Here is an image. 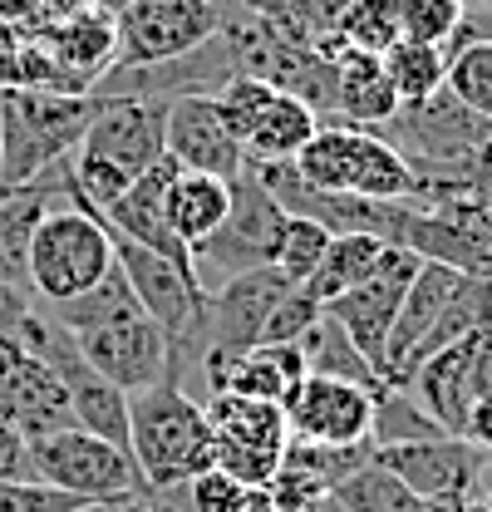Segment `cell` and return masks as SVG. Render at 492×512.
I'll list each match as a JSON object with an SVG mask.
<instances>
[{
    "mask_svg": "<svg viewBox=\"0 0 492 512\" xmlns=\"http://www.w3.org/2000/svg\"><path fill=\"white\" fill-rule=\"evenodd\" d=\"M399 40L404 35H399V5L394 0H345L340 15H335V35H330V45L365 50V55H384Z\"/></svg>",
    "mask_w": 492,
    "mask_h": 512,
    "instance_id": "cell-32",
    "label": "cell"
},
{
    "mask_svg": "<svg viewBox=\"0 0 492 512\" xmlns=\"http://www.w3.org/2000/svg\"><path fill=\"white\" fill-rule=\"evenodd\" d=\"M74 345H79V355L89 360V370H99V375L114 384V389H123V394H143V389H158V384H178L173 380L168 335L148 316L119 320V325H104V330H84V335H74Z\"/></svg>",
    "mask_w": 492,
    "mask_h": 512,
    "instance_id": "cell-17",
    "label": "cell"
},
{
    "mask_svg": "<svg viewBox=\"0 0 492 512\" xmlns=\"http://www.w3.org/2000/svg\"><path fill=\"white\" fill-rule=\"evenodd\" d=\"M384 247H389V242H379V237H369V232H340V237H330L320 266L310 271L306 291L320 301V306H330L335 296H345L350 286H360L369 271L379 266Z\"/></svg>",
    "mask_w": 492,
    "mask_h": 512,
    "instance_id": "cell-28",
    "label": "cell"
},
{
    "mask_svg": "<svg viewBox=\"0 0 492 512\" xmlns=\"http://www.w3.org/2000/svg\"><path fill=\"white\" fill-rule=\"evenodd\" d=\"M419 266H424V256H414L409 247H384L379 266L365 281L325 306V316L345 330V340L360 350V360L374 370V380H379V360H384L389 330H394V316H399V301H404Z\"/></svg>",
    "mask_w": 492,
    "mask_h": 512,
    "instance_id": "cell-14",
    "label": "cell"
},
{
    "mask_svg": "<svg viewBox=\"0 0 492 512\" xmlns=\"http://www.w3.org/2000/svg\"><path fill=\"white\" fill-rule=\"evenodd\" d=\"M306 375L310 365L301 345H251V350H207L202 355L207 394H246V399H266L281 409L296 399Z\"/></svg>",
    "mask_w": 492,
    "mask_h": 512,
    "instance_id": "cell-20",
    "label": "cell"
},
{
    "mask_svg": "<svg viewBox=\"0 0 492 512\" xmlns=\"http://www.w3.org/2000/svg\"><path fill=\"white\" fill-rule=\"evenodd\" d=\"M128 458L143 478V493H173L217 468V434L207 409L178 384L128 394Z\"/></svg>",
    "mask_w": 492,
    "mask_h": 512,
    "instance_id": "cell-2",
    "label": "cell"
},
{
    "mask_svg": "<svg viewBox=\"0 0 492 512\" xmlns=\"http://www.w3.org/2000/svg\"><path fill=\"white\" fill-rule=\"evenodd\" d=\"M114 25H119L114 69H143V64H168L202 50L222 30V5L217 0H143L123 10Z\"/></svg>",
    "mask_w": 492,
    "mask_h": 512,
    "instance_id": "cell-11",
    "label": "cell"
},
{
    "mask_svg": "<svg viewBox=\"0 0 492 512\" xmlns=\"http://www.w3.org/2000/svg\"><path fill=\"white\" fill-rule=\"evenodd\" d=\"M173 178H178V163H173V158H158L153 168H143V173L123 188L119 202H109V207L94 212V217H99L109 232H123L128 242L168 256L178 271L192 276V252H187L183 242L173 237V227H168V188H173ZM192 281H197V276H192Z\"/></svg>",
    "mask_w": 492,
    "mask_h": 512,
    "instance_id": "cell-22",
    "label": "cell"
},
{
    "mask_svg": "<svg viewBox=\"0 0 492 512\" xmlns=\"http://www.w3.org/2000/svg\"><path fill=\"white\" fill-rule=\"evenodd\" d=\"M114 512H158V508H153L148 498H128V503H119V508H114Z\"/></svg>",
    "mask_w": 492,
    "mask_h": 512,
    "instance_id": "cell-46",
    "label": "cell"
},
{
    "mask_svg": "<svg viewBox=\"0 0 492 512\" xmlns=\"http://www.w3.org/2000/svg\"><path fill=\"white\" fill-rule=\"evenodd\" d=\"M443 89H448L468 114H478L483 124H492V40H473V45H463L458 55H448Z\"/></svg>",
    "mask_w": 492,
    "mask_h": 512,
    "instance_id": "cell-34",
    "label": "cell"
},
{
    "mask_svg": "<svg viewBox=\"0 0 492 512\" xmlns=\"http://www.w3.org/2000/svg\"><path fill=\"white\" fill-rule=\"evenodd\" d=\"M30 5H35V10H40L50 25H55V20H69V15H84V10H94V0H30Z\"/></svg>",
    "mask_w": 492,
    "mask_h": 512,
    "instance_id": "cell-44",
    "label": "cell"
},
{
    "mask_svg": "<svg viewBox=\"0 0 492 512\" xmlns=\"http://www.w3.org/2000/svg\"><path fill=\"white\" fill-rule=\"evenodd\" d=\"M94 5H99L104 15H114V20H119L123 10H133V5H143V0H94Z\"/></svg>",
    "mask_w": 492,
    "mask_h": 512,
    "instance_id": "cell-45",
    "label": "cell"
},
{
    "mask_svg": "<svg viewBox=\"0 0 492 512\" xmlns=\"http://www.w3.org/2000/svg\"><path fill=\"white\" fill-rule=\"evenodd\" d=\"M468 5H473V0H468Z\"/></svg>",
    "mask_w": 492,
    "mask_h": 512,
    "instance_id": "cell-50",
    "label": "cell"
},
{
    "mask_svg": "<svg viewBox=\"0 0 492 512\" xmlns=\"http://www.w3.org/2000/svg\"><path fill=\"white\" fill-rule=\"evenodd\" d=\"M286 212L276 207V197L256 183V173L242 168V178H232V212L217 227V237H207L202 247H192V276L202 291H217L227 276H242L256 266H271L276 242H281Z\"/></svg>",
    "mask_w": 492,
    "mask_h": 512,
    "instance_id": "cell-8",
    "label": "cell"
},
{
    "mask_svg": "<svg viewBox=\"0 0 492 512\" xmlns=\"http://www.w3.org/2000/svg\"><path fill=\"white\" fill-rule=\"evenodd\" d=\"M114 271V247L104 222L79 207V202H55L35 237H30V291L40 306H64L74 296H84L89 286H99Z\"/></svg>",
    "mask_w": 492,
    "mask_h": 512,
    "instance_id": "cell-5",
    "label": "cell"
},
{
    "mask_svg": "<svg viewBox=\"0 0 492 512\" xmlns=\"http://www.w3.org/2000/svg\"><path fill=\"white\" fill-rule=\"evenodd\" d=\"M0 197H5V188H0Z\"/></svg>",
    "mask_w": 492,
    "mask_h": 512,
    "instance_id": "cell-49",
    "label": "cell"
},
{
    "mask_svg": "<svg viewBox=\"0 0 492 512\" xmlns=\"http://www.w3.org/2000/svg\"><path fill=\"white\" fill-rule=\"evenodd\" d=\"M99 94L0 89V188H25L55 163L74 158Z\"/></svg>",
    "mask_w": 492,
    "mask_h": 512,
    "instance_id": "cell-3",
    "label": "cell"
},
{
    "mask_svg": "<svg viewBox=\"0 0 492 512\" xmlns=\"http://www.w3.org/2000/svg\"><path fill=\"white\" fill-rule=\"evenodd\" d=\"M168 138V99H138V94H119L104 99L99 94V114L84 128V143L74 148V158L104 163L114 168L123 183H133L143 168H153Z\"/></svg>",
    "mask_w": 492,
    "mask_h": 512,
    "instance_id": "cell-12",
    "label": "cell"
},
{
    "mask_svg": "<svg viewBox=\"0 0 492 512\" xmlns=\"http://www.w3.org/2000/svg\"><path fill=\"white\" fill-rule=\"evenodd\" d=\"M301 183L335 197H369V202H409L419 188L414 163L369 128H350L340 119H320L315 138L296 158Z\"/></svg>",
    "mask_w": 492,
    "mask_h": 512,
    "instance_id": "cell-4",
    "label": "cell"
},
{
    "mask_svg": "<svg viewBox=\"0 0 492 512\" xmlns=\"http://www.w3.org/2000/svg\"><path fill=\"white\" fill-rule=\"evenodd\" d=\"M320 512H463V508H438V503H424L419 493H409L384 463H360L330 498Z\"/></svg>",
    "mask_w": 492,
    "mask_h": 512,
    "instance_id": "cell-27",
    "label": "cell"
},
{
    "mask_svg": "<svg viewBox=\"0 0 492 512\" xmlns=\"http://www.w3.org/2000/svg\"><path fill=\"white\" fill-rule=\"evenodd\" d=\"M438 434L443 429L419 409V399L409 389H394V384H379L374 389V434H369L374 448L419 444V439H438Z\"/></svg>",
    "mask_w": 492,
    "mask_h": 512,
    "instance_id": "cell-33",
    "label": "cell"
},
{
    "mask_svg": "<svg viewBox=\"0 0 492 512\" xmlns=\"http://www.w3.org/2000/svg\"><path fill=\"white\" fill-rule=\"evenodd\" d=\"M374 463H384L409 493H419L424 503L438 508H468L473 488L488 468V453L473 448L468 439L438 434V439H419V444H389L374 448Z\"/></svg>",
    "mask_w": 492,
    "mask_h": 512,
    "instance_id": "cell-15",
    "label": "cell"
},
{
    "mask_svg": "<svg viewBox=\"0 0 492 512\" xmlns=\"http://www.w3.org/2000/svg\"><path fill=\"white\" fill-rule=\"evenodd\" d=\"M330 237H335V232H325L320 222L291 217V212H286V227H281V242H276L271 266H276L291 286H306L310 271L320 266V256H325V247H330Z\"/></svg>",
    "mask_w": 492,
    "mask_h": 512,
    "instance_id": "cell-35",
    "label": "cell"
},
{
    "mask_svg": "<svg viewBox=\"0 0 492 512\" xmlns=\"http://www.w3.org/2000/svg\"><path fill=\"white\" fill-rule=\"evenodd\" d=\"M399 5V35L419 45H448V35L463 20V0H394Z\"/></svg>",
    "mask_w": 492,
    "mask_h": 512,
    "instance_id": "cell-36",
    "label": "cell"
},
{
    "mask_svg": "<svg viewBox=\"0 0 492 512\" xmlns=\"http://www.w3.org/2000/svg\"><path fill=\"white\" fill-rule=\"evenodd\" d=\"M325 60L335 64V114L340 124L350 128H389V119L399 114V99L384 79V60L365 55V50H345V45H330Z\"/></svg>",
    "mask_w": 492,
    "mask_h": 512,
    "instance_id": "cell-24",
    "label": "cell"
},
{
    "mask_svg": "<svg viewBox=\"0 0 492 512\" xmlns=\"http://www.w3.org/2000/svg\"><path fill=\"white\" fill-rule=\"evenodd\" d=\"M492 124H483L478 114H468L448 89H438L424 104L399 109L384 138L414 163L419 178H463L468 158L488 143Z\"/></svg>",
    "mask_w": 492,
    "mask_h": 512,
    "instance_id": "cell-9",
    "label": "cell"
},
{
    "mask_svg": "<svg viewBox=\"0 0 492 512\" xmlns=\"http://www.w3.org/2000/svg\"><path fill=\"white\" fill-rule=\"evenodd\" d=\"M463 439H468L473 448H483V453H492V389H483V394H478V404L468 409Z\"/></svg>",
    "mask_w": 492,
    "mask_h": 512,
    "instance_id": "cell-42",
    "label": "cell"
},
{
    "mask_svg": "<svg viewBox=\"0 0 492 512\" xmlns=\"http://www.w3.org/2000/svg\"><path fill=\"white\" fill-rule=\"evenodd\" d=\"M379 60H384V79H389V89H394L399 109L433 99V94L443 89V79H448V55H443V45L399 40V45H394V50H384Z\"/></svg>",
    "mask_w": 492,
    "mask_h": 512,
    "instance_id": "cell-29",
    "label": "cell"
},
{
    "mask_svg": "<svg viewBox=\"0 0 492 512\" xmlns=\"http://www.w3.org/2000/svg\"><path fill=\"white\" fill-rule=\"evenodd\" d=\"M0 419L30 444V439H45L55 429L74 424V409H69V389L60 384V375L25 355V350H10L0 345Z\"/></svg>",
    "mask_w": 492,
    "mask_h": 512,
    "instance_id": "cell-21",
    "label": "cell"
},
{
    "mask_svg": "<svg viewBox=\"0 0 492 512\" xmlns=\"http://www.w3.org/2000/svg\"><path fill=\"white\" fill-rule=\"evenodd\" d=\"M45 311L60 320L69 335L104 330V325H119V320L143 316V306H138V296H133V286L123 281L119 266H114V271H109L99 286H89L84 296H74V301H64V306H45Z\"/></svg>",
    "mask_w": 492,
    "mask_h": 512,
    "instance_id": "cell-30",
    "label": "cell"
},
{
    "mask_svg": "<svg viewBox=\"0 0 492 512\" xmlns=\"http://www.w3.org/2000/svg\"><path fill=\"white\" fill-rule=\"evenodd\" d=\"M478 325H492V281L424 261L399 301V316H394L384 360H379V384L409 389L429 355L463 340Z\"/></svg>",
    "mask_w": 492,
    "mask_h": 512,
    "instance_id": "cell-1",
    "label": "cell"
},
{
    "mask_svg": "<svg viewBox=\"0 0 492 512\" xmlns=\"http://www.w3.org/2000/svg\"><path fill=\"white\" fill-rule=\"evenodd\" d=\"M163 153L178 163V173H207V178H242L246 148L222 119L212 94H178L168 99V138Z\"/></svg>",
    "mask_w": 492,
    "mask_h": 512,
    "instance_id": "cell-18",
    "label": "cell"
},
{
    "mask_svg": "<svg viewBox=\"0 0 492 512\" xmlns=\"http://www.w3.org/2000/svg\"><path fill=\"white\" fill-rule=\"evenodd\" d=\"M483 389H492V325H478L463 340L443 345L438 355L419 365V375L409 384L419 409L453 439H463L468 409L478 404Z\"/></svg>",
    "mask_w": 492,
    "mask_h": 512,
    "instance_id": "cell-13",
    "label": "cell"
},
{
    "mask_svg": "<svg viewBox=\"0 0 492 512\" xmlns=\"http://www.w3.org/2000/svg\"><path fill=\"white\" fill-rule=\"evenodd\" d=\"M0 478L15 483H35V463H30V444L0 419Z\"/></svg>",
    "mask_w": 492,
    "mask_h": 512,
    "instance_id": "cell-41",
    "label": "cell"
},
{
    "mask_svg": "<svg viewBox=\"0 0 492 512\" xmlns=\"http://www.w3.org/2000/svg\"><path fill=\"white\" fill-rule=\"evenodd\" d=\"M202 409L217 434V468L246 483L251 493H266L281 468V453L291 444L286 409L266 399H246V394H212Z\"/></svg>",
    "mask_w": 492,
    "mask_h": 512,
    "instance_id": "cell-10",
    "label": "cell"
},
{
    "mask_svg": "<svg viewBox=\"0 0 492 512\" xmlns=\"http://www.w3.org/2000/svg\"><path fill=\"white\" fill-rule=\"evenodd\" d=\"M463 178L473 183V188L483 192V197H492V133H488V143L468 158V168H463Z\"/></svg>",
    "mask_w": 492,
    "mask_h": 512,
    "instance_id": "cell-43",
    "label": "cell"
},
{
    "mask_svg": "<svg viewBox=\"0 0 492 512\" xmlns=\"http://www.w3.org/2000/svg\"><path fill=\"white\" fill-rule=\"evenodd\" d=\"M30 463H35V483H50L60 493H74L79 503H109L119 508L128 498H143V478L133 468V458L114 448L109 439L69 424L45 439H30Z\"/></svg>",
    "mask_w": 492,
    "mask_h": 512,
    "instance_id": "cell-6",
    "label": "cell"
},
{
    "mask_svg": "<svg viewBox=\"0 0 492 512\" xmlns=\"http://www.w3.org/2000/svg\"><path fill=\"white\" fill-rule=\"evenodd\" d=\"M55 207V192L45 183H25V188H5L0 197V281L30 286V237L40 227V217Z\"/></svg>",
    "mask_w": 492,
    "mask_h": 512,
    "instance_id": "cell-26",
    "label": "cell"
},
{
    "mask_svg": "<svg viewBox=\"0 0 492 512\" xmlns=\"http://www.w3.org/2000/svg\"><path fill=\"white\" fill-rule=\"evenodd\" d=\"M463 512H492V493H488V498H473Z\"/></svg>",
    "mask_w": 492,
    "mask_h": 512,
    "instance_id": "cell-48",
    "label": "cell"
},
{
    "mask_svg": "<svg viewBox=\"0 0 492 512\" xmlns=\"http://www.w3.org/2000/svg\"><path fill=\"white\" fill-rule=\"evenodd\" d=\"M30 316H35V291L30 286H15V281H0V345L20 350Z\"/></svg>",
    "mask_w": 492,
    "mask_h": 512,
    "instance_id": "cell-40",
    "label": "cell"
},
{
    "mask_svg": "<svg viewBox=\"0 0 492 512\" xmlns=\"http://www.w3.org/2000/svg\"><path fill=\"white\" fill-rule=\"evenodd\" d=\"M187 498V512H246L251 508V488L237 483L232 473H222V468H207V473H197L192 483L178 488Z\"/></svg>",
    "mask_w": 492,
    "mask_h": 512,
    "instance_id": "cell-38",
    "label": "cell"
},
{
    "mask_svg": "<svg viewBox=\"0 0 492 512\" xmlns=\"http://www.w3.org/2000/svg\"><path fill=\"white\" fill-rule=\"evenodd\" d=\"M232 212V183L227 178H207V173H178L168 188V227L187 252L202 247L207 237H217V227Z\"/></svg>",
    "mask_w": 492,
    "mask_h": 512,
    "instance_id": "cell-25",
    "label": "cell"
},
{
    "mask_svg": "<svg viewBox=\"0 0 492 512\" xmlns=\"http://www.w3.org/2000/svg\"><path fill=\"white\" fill-rule=\"evenodd\" d=\"M256 20H266L271 30H281L286 40H301L310 50L325 55L330 35H335V15L345 0H237Z\"/></svg>",
    "mask_w": 492,
    "mask_h": 512,
    "instance_id": "cell-31",
    "label": "cell"
},
{
    "mask_svg": "<svg viewBox=\"0 0 492 512\" xmlns=\"http://www.w3.org/2000/svg\"><path fill=\"white\" fill-rule=\"evenodd\" d=\"M291 281L276 266H256L242 276H227L217 291H207V320H202V355L207 350H251L261 345V330Z\"/></svg>",
    "mask_w": 492,
    "mask_h": 512,
    "instance_id": "cell-19",
    "label": "cell"
},
{
    "mask_svg": "<svg viewBox=\"0 0 492 512\" xmlns=\"http://www.w3.org/2000/svg\"><path fill=\"white\" fill-rule=\"evenodd\" d=\"M320 316H325V306L310 296L306 286H291V291L281 296V306L271 311V320H266L261 345H301L310 330L320 325Z\"/></svg>",
    "mask_w": 492,
    "mask_h": 512,
    "instance_id": "cell-37",
    "label": "cell"
},
{
    "mask_svg": "<svg viewBox=\"0 0 492 512\" xmlns=\"http://www.w3.org/2000/svg\"><path fill=\"white\" fill-rule=\"evenodd\" d=\"M212 99H217L222 119L232 124V133L242 138L246 163H296L320 128V114L306 99L271 89L266 79H251V74L227 79Z\"/></svg>",
    "mask_w": 492,
    "mask_h": 512,
    "instance_id": "cell-7",
    "label": "cell"
},
{
    "mask_svg": "<svg viewBox=\"0 0 492 512\" xmlns=\"http://www.w3.org/2000/svg\"><path fill=\"white\" fill-rule=\"evenodd\" d=\"M374 389L379 384H355L335 380V375H315L310 370L306 384L296 389V399L286 404V429L291 439L306 444H374Z\"/></svg>",
    "mask_w": 492,
    "mask_h": 512,
    "instance_id": "cell-16",
    "label": "cell"
},
{
    "mask_svg": "<svg viewBox=\"0 0 492 512\" xmlns=\"http://www.w3.org/2000/svg\"><path fill=\"white\" fill-rule=\"evenodd\" d=\"M89 503H79L74 493H60L50 483H15L0 478V512H84Z\"/></svg>",
    "mask_w": 492,
    "mask_h": 512,
    "instance_id": "cell-39",
    "label": "cell"
},
{
    "mask_svg": "<svg viewBox=\"0 0 492 512\" xmlns=\"http://www.w3.org/2000/svg\"><path fill=\"white\" fill-rule=\"evenodd\" d=\"M246 512H286V508H276V503H271L266 493H256V498H251V508H246Z\"/></svg>",
    "mask_w": 492,
    "mask_h": 512,
    "instance_id": "cell-47",
    "label": "cell"
},
{
    "mask_svg": "<svg viewBox=\"0 0 492 512\" xmlns=\"http://www.w3.org/2000/svg\"><path fill=\"white\" fill-rule=\"evenodd\" d=\"M30 45H45V55L74 79V89H79V94H94L99 79L119 64V25H114V15H104V10L94 5V10H84V15L55 20V25H50L40 40H30Z\"/></svg>",
    "mask_w": 492,
    "mask_h": 512,
    "instance_id": "cell-23",
    "label": "cell"
}]
</instances>
